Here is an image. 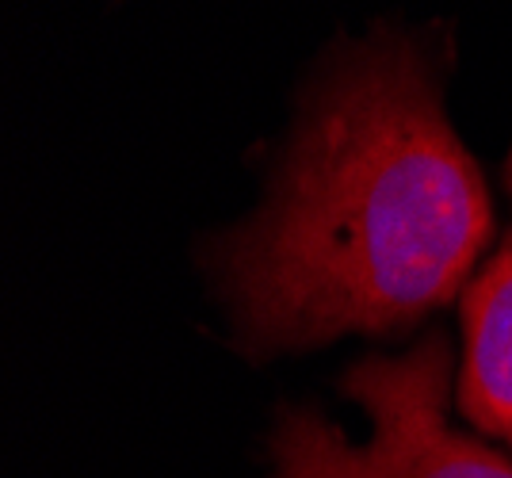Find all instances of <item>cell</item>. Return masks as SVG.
I'll use <instances>...</instances> for the list:
<instances>
[{
  "label": "cell",
  "mask_w": 512,
  "mask_h": 478,
  "mask_svg": "<svg viewBox=\"0 0 512 478\" xmlns=\"http://www.w3.org/2000/svg\"><path fill=\"white\" fill-rule=\"evenodd\" d=\"M486 176L402 39L318 88L268 203L222 241L218 276L249 352L398 333L463 295L490 245Z\"/></svg>",
  "instance_id": "1"
},
{
  "label": "cell",
  "mask_w": 512,
  "mask_h": 478,
  "mask_svg": "<svg viewBox=\"0 0 512 478\" xmlns=\"http://www.w3.org/2000/svg\"><path fill=\"white\" fill-rule=\"evenodd\" d=\"M341 391L367 410L371 440L352 444L314 410H283L268 478H512L505 452L448 421L451 348L440 333L398 356L360 360Z\"/></svg>",
  "instance_id": "2"
},
{
  "label": "cell",
  "mask_w": 512,
  "mask_h": 478,
  "mask_svg": "<svg viewBox=\"0 0 512 478\" xmlns=\"http://www.w3.org/2000/svg\"><path fill=\"white\" fill-rule=\"evenodd\" d=\"M463 368L455 402L512 452V234L463 287Z\"/></svg>",
  "instance_id": "3"
},
{
  "label": "cell",
  "mask_w": 512,
  "mask_h": 478,
  "mask_svg": "<svg viewBox=\"0 0 512 478\" xmlns=\"http://www.w3.org/2000/svg\"><path fill=\"white\" fill-rule=\"evenodd\" d=\"M509 192H512V153H509Z\"/></svg>",
  "instance_id": "4"
}]
</instances>
